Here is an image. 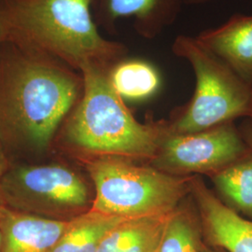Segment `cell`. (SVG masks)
I'll return each instance as SVG.
<instances>
[{"label": "cell", "instance_id": "ffe728a7", "mask_svg": "<svg viewBox=\"0 0 252 252\" xmlns=\"http://www.w3.org/2000/svg\"><path fill=\"white\" fill-rule=\"evenodd\" d=\"M209 0H184V3H189V4H201L205 3Z\"/></svg>", "mask_w": 252, "mask_h": 252}, {"label": "cell", "instance_id": "e0dca14e", "mask_svg": "<svg viewBox=\"0 0 252 252\" xmlns=\"http://www.w3.org/2000/svg\"><path fill=\"white\" fill-rule=\"evenodd\" d=\"M249 119V118H248ZM241 135L243 136L246 143L249 145V147L252 150V120L249 119L248 121L244 122L242 126L239 128Z\"/></svg>", "mask_w": 252, "mask_h": 252}, {"label": "cell", "instance_id": "52a82bcc", "mask_svg": "<svg viewBox=\"0 0 252 252\" xmlns=\"http://www.w3.org/2000/svg\"><path fill=\"white\" fill-rule=\"evenodd\" d=\"M5 188L21 205L42 208L53 214L83 208L89 201L84 181L61 165L22 168L10 178Z\"/></svg>", "mask_w": 252, "mask_h": 252}, {"label": "cell", "instance_id": "2e32d148", "mask_svg": "<svg viewBox=\"0 0 252 252\" xmlns=\"http://www.w3.org/2000/svg\"><path fill=\"white\" fill-rule=\"evenodd\" d=\"M186 199L170 215L158 252H200L204 242L198 213Z\"/></svg>", "mask_w": 252, "mask_h": 252}, {"label": "cell", "instance_id": "8fae6325", "mask_svg": "<svg viewBox=\"0 0 252 252\" xmlns=\"http://www.w3.org/2000/svg\"><path fill=\"white\" fill-rule=\"evenodd\" d=\"M101 21L109 27L120 19H133L139 36L153 39L176 21L184 0H94Z\"/></svg>", "mask_w": 252, "mask_h": 252}, {"label": "cell", "instance_id": "44dd1931", "mask_svg": "<svg viewBox=\"0 0 252 252\" xmlns=\"http://www.w3.org/2000/svg\"><path fill=\"white\" fill-rule=\"evenodd\" d=\"M4 166H5L4 158H3V156H2V153H1V152H0V176H1V174L3 173V170H4Z\"/></svg>", "mask_w": 252, "mask_h": 252}, {"label": "cell", "instance_id": "7402d4cb", "mask_svg": "<svg viewBox=\"0 0 252 252\" xmlns=\"http://www.w3.org/2000/svg\"><path fill=\"white\" fill-rule=\"evenodd\" d=\"M0 252H2V234L0 230Z\"/></svg>", "mask_w": 252, "mask_h": 252}, {"label": "cell", "instance_id": "4fadbf2b", "mask_svg": "<svg viewBox=\"0 0 252 252\" xmlns=\"http://www.w3.org/2000/svg\"><path fill=\"white\" fill-rule=\"evenodd\" d=\"M127 219L88 210L69 219L51 252H97L104 237Z\"/></svg>", "mask_w": 252, "mask_h": 252}, {"label": "cell", "instance_id": "5b68a950", "mask_svg": "<svg viewBox=\"0 0 252 252\" xmlns=\"http://www.w3.org/2000/svg\"><path fill=\"white\" fill-rule=\"evenodd\" d=\"M95 188L90 209L124 219L174 211L190 194V177H176L153 166L118 157H95L87 163Z\"/></svg>", "mask_w": 252, "mask_h": 252}, {"label": "cell", "instance_id": "7a4b0ae2", "mask_svg": "<svg viewBox=\"0 0 252 252\" xmlns=\"http://www.w3.org/2000/svg\"><path fill=\"white\" fill-rule=\"evenodd\" d=\"M108 68L94 64L81 68V97L69 118L67 136L94 158L151 162L165 134L164 123H139L111 86Z\"/></svg>", "mask_w": 252, "mask_h": 252}, {"label": "cell", "instance_id": "8992f818", "mask_svg": "<svg viewBox=\"0 0 252 252\" xmlns=\"http://www.w3.org/2000/svg\"><path fill=\"white\" fill-rule=\"evenodd\" d=\"M251 152L239 128L228 122L192 134H171L165 129L157 153L149 163L176 177H210Z\"/></svg>", "mask_w": 252, "mask_h": 252}, {"label": "cell", "instance_id": "9a60e30c", "mask_svg": "<svg viewBox=\"0 0 252 252\" xmlns=\"http://www.w3.org/2000/svg\"><path fill=\"white\" fill-rule=\"evenodd\" d=\"M210 178L226 206L252 220V150Z\"/></svg>", "mask_w": 252, "mask_h": 252}, {"label": "cell", "instance_id": "7c38bea8", "mask_svg": "<svg viewBox=\"0 0 252 252\" xmlns=\"http://www.w3.org/2000/svg\"><path fill=\"white\" fill-rule=\"evenodd\" d=\"M172 212L127 219L104 237L97 252H158Z\"/></svg>", "mask_w": 252, "mask_h": 252}, {"label": "cell", "instance_id": "277c9868", "mask_svg": "<svg viewBox=\"0 0 252 252\" xmlns=\"http://www.w3.org/2000/svg\"><path fill=\"white\" fill-rule=\"evenodd\" d=\"M172 51L189 62L195 76V89L188 104L175 113L172 121L164 123L168 133L192 134L234 122L237 118H250L252 86L196 36H177Z\"/></svg>", "mask_w": 252, "mask_h": 252}, {"label": "cell", "instance_id": "6da1fadb", "mask_svg": "<svg viewBox=\"0 0 252 252\" xmlns=\"http://www.w3.org/2000/svg\"><path fill=\"white\" fill-rule=\"evenodd\" d=\"M0 12L7 36L81 70L88 64L110 67L128 49L102 36L93 18L94 0H3Z\"/></svg>", "mask_w": 252, "mask_h": 252}, {"label": "cell", "instance_id": "cb8c5ba5", "mask_svg": "<svg viewBox=\"0 0 252 252\" xmlns=\"http://www.w3.org/2000/svg\"><path fill=\"white\" fill-rule=\"evenodd\" d=\"M0 217H1V207H0Z\"/></svg>", "mask_w": 252, "mask_h": 252}, {"label": "cell", "instance_id": "3957f363", "mask_svg": "<svg viewBox=\"0 0 252 252\" xmlns=\"http://www.w3.org/2000/svg\"><path fill=\"white\" fill-rule=\"evenodd\" d=\"M82 91V78L56 64L22 57L11 63L0 95V112L36 146L49 143Z\"/></svg>", "mask_w": 252, "mask_h": 252}, {"label": "cell", "instance_id": "30bf717a", "mask_svg": "<svg viewBox=\"0 0 252 252\" xmlns=\"http://www.w3.org/2000/svg\"><path fill=\"white\" fill-rule=\"evenodd\" d=\"M196 37L252 86V15L234 14L223 25L204 30Z\"/></svg>", "mask_w": 252, "mask_h": 252}, {"label": "cell", "instance_id": "603a6c76", "mask_svg": "<svg viewBox=\"0 0 252 252\" xmlns=\"http://www.w3.org/2000/svg\"><path fill=\"white\" fill-rule=\"evenodd\" d=\"M249 119H252V113H251V116H250V118Z\"/></svg>", "mask_w": 252, "mask_h": 252}, {"label": "cell", "instance_id": "9c48e42d", "mask_svg": "<svg viewBox=\"0 0 252 252\" xmlns=\"http://www.w3.org/2000/svg\"><path fill=\"white\" fill-rule=\"evenodd\" d=\"M68 220L1 207L2 252H51Z\"/></svg>", "mask_w": 252, "mask_h": 252}, {"label": "cell", "instance_id": "ba28073f", "mask_svg": "<svg viewBox=\"0 0 252 252\" xmlns=\"http://www.w3.org/2000/svg\"><path fill=\"white\" fill-rule=\"evenodd\" d=\"M204 242L227 252H252V220L245 219L208 189L199 176L190 181Z\"/></svg>", "mask_w": 252, "mask_h": 252}, {"label": "cell", "instance_id": "ac0fdd59", "mask_svg": "<svg viewBox=\"0 0 252 252\" xmlns=\"http://www.w3.org/2000/svg\"><path fill=\"white\" fill-rule=\"evenodd\" d=\"M200 252H220L218 251V249L215 248H212L210 246H208L207 244L203 242L202 246H201V249H200Z\"/></svg>", "mask_w": 252, "mask_h": 252}, {"label": "cell", "instance_id": "d6986e66", "mask_svg": "<svg viewBox=\"0 0 252 252\" xmlns=\"http://www.w3.org/2000/svg\"><path fill=\"white\" fill-rule=\"evenodd\" d=\"M4 36H7V32L5 29V26L3 24V21L0 17V41L4 38Z\"/></svg>", "mask_w": 252, "mask_h": 252}, {"label": "cell", "instance_id": "5bb4252c", "mask_svg": "<svg viewBox=\"0 0 252 252\" xmlns=\"http://www.w3.org/2000/svg\"><path fill=\"white\" fill-rule=\"evenodd\" d=\"M111 86L124 100L143 101L161 86V77L153 63L139 58L121 59L108 68Z\"/></svg>", "mask_w": 252, "mask_h": 252}]
</instances>
